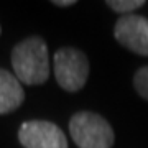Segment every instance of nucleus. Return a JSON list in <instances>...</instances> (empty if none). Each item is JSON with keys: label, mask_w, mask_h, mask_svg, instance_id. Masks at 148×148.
Here are the masks:
<instances>
[{"label": "nucleus", "mask_w": 148, "mask_h": 148, "mask_svg": "<svg viewBox=\"0 0 148 148\" xmlns=\"http://www.w3.org/2000/svg\"><path fill=\"white\" fill-rule=\"evenodd\" d=\"M12 66L18 81L30 86L43 84L49 76L46 43L38 36L20 41L12 51Z\"/></svg>", "instance_id": "obj_1"}, {"label": "nucleus", "mask_w": 148, "mask_h": 148, "mask_svg": "<svg viewBox=\"0 0 148 148\" xmlns=\"http://www.w3.org/2000/svg\"><path fill=\"white\" fill-rule=\"evenodd\" d=\"M69 132L79 148H110L114 145L110 123L94 112H77L73 115Z\"/></svg>", "instance_id": "obj_2"}, {"label": "nucleus", "mask_w": 148, "mask_h": 148, "mask_svg": "<svg viewBox=\"0 0 148 148\" xmlns=\"http://www.w3.org/2000/svg\"><path fill=\"white\" fill-rule=\"evenodd\" d=\"M54 76L64 90L76 92L84 87L89 76V61L76 48H61L54 54Z\"/></svg>", "instance_id": "obj_3"}, {"label": "nucleus", "mask_w": 148, "mask_h": 148, "mask_svg": "<svg viewBox=\"0 0 148 148\" xmlns=\"http://www.w3.org/2000/svg\"><path fill=\"white\" fill-rule=\"evenodd\" d=\"M18 140L25 148H68L63 130L46 120H30L20 127Z\"/></svg>", "instance_id": "obj_4"}, {"label": "nucleus", "mask_w": 148, "mask_h": 148, "mask_svg": "<svg viewBox=\"0 0 148 148\" xmlns=\"http://www.w3.org/2000/svg\"><path fill=\"white\" fill-rule=\"evenodd\" d=\"M115 40L130 51L148 56V20L140 15H125L115 23Z\"/></svg>", "instance_id": "obj_5"}, {"label": "nucleus", "mask_w": 148, "mask_h": 148, "mask_svg": "<svg viewBox=\"0 0 148 148\" xmlns=\"http://www.w3.org/2000/svg\"><path fill=\"white\" fill-rule=\"evenodd\" d=\"M25 92L15 74L0 69V114H8L21 106Z\"/></svg>", "instance_id": "obj_6"}, {"label": "nucleus", "mask_w": 148, "mask_h": 148, "mask_svg": "<svg viewBox=\"0 0 148 148\" xmlns=\"http://www.w3.org/2000/svg\"><path fill=\"white\" fill-rule=\"evenodd\" d=\"M107 5L110 7L114 12L119 13H128L143 7V0H109Z\"/></svg>", "instance_id": "obj_7"}, {"label": "nucleus", "mask_w": 148, "mask_h": 148, "mask_svg": "<svg viewBox=\"0 0 148 148\" xmlns=\"http://www.w3.org/2000/svg\"><path fill=\"white\" fill-rule=\"evenodd\" d=\"M133 86H135L138 94L148 101V66L140 68L137 71L135 77H133Z\"/></svg>", "instance_id": "obj_8"}, {"label": "nucleus", "mask_w": 148, "mask_h": 148, "mask_svg": "<svg viewBox=\"0 0 148 148\" xmlns=\"http://www.w3.org/2000/svg\"><path fill=\"white\" fill-rule=\"evenodd\" d=\"M53 3L54 5H59V7H69V5H74L76 0H54Z\"/></svg>", "instance_id": "obj_9"}]
</instances>
